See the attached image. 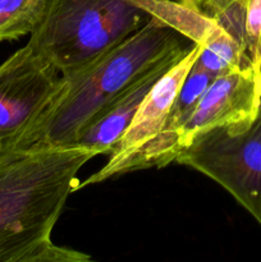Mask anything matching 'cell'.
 Masks as SVG:
<instances>
[{
    "mask_svg": "<svg viewBox=\"0 0 261 262\" xmlns=\"http://www.w3.org/2000/svg\"><path fill=\"white\" fill-rule=\"evenodd\" d=\"M182 4L187 5V7L196 8V9H201V0H179Z\"/></svg>",
    "mask_w": 261,
    "mask_h": 262,
    "instance_id": "12",
    "label": "cell"
},
{
    "mask_svg": "<svg viewBox=\"0 0 261 262\" xmlns=\"http://www.w3.org/2000/svg\"><path fill=\"white\" fill-rule=\"evenodd\" d=\"M129 2L142 8L150 17L165 23L182 37L188 38L192 43L199 45L201 51L196 64L214 77L233 69L251 67L240 42L223 27L216 18L204 10L187 7L179 0Z\"/></svg>",
    "mask_w": 261,
    "mask_h": 262,
    "instance_id": "8",
    "label": "cell"
},
{
    "mask_svg": "<svg viewBox=\"0 0 261 262\" xmlns=\"http://www.w3.org/2000/svg\"><path fill=\"white\" fill-rule=\"evenodd\" d=\"M176 163L220 184L261 225V106L248 124L225 125L197 136L177 155Z\"/></svg>",
    "mask_w": 261,
    "mask_h": 262,
    "instance_id": "4",
    "label": "cell"
},
{
    "mask_svg": "<svg viewBox=\"0 0 261 262\" xmlns=\"http://www.w3.org/2000/svg\"><path fill=\"white\" fill-rule=\"evenodd\" d=\"M261 45V0H247L245 14V49L251 67L258 72Z\"/></svg>",
    "mask_w": 261,
    "mask_h": 262,
    "instance_id": "11",
    "label": "cell"
},
{
    "mask_svg": "<svg viewBox=\"0 0 261 262\" xmlns=\"http://www.w3.org/2000/svg\"><path fill=\"white\" fill-rule=\"evenodd\" d=\"M46 0H0V42L31 35L42 17Z\"/></svg>",
    "mask_w": 261,
    "mask_h": 262,
    "instance_id": "10",
    "label": "cell"
},
{
    "mask_svg": "<svg viewBox=\"0 0 261 262\" xmlns=\"http://www.w3.org/2000/svg\"><path fill=\"white\" fill-rule=\"evenodd\" d=\"M187 53L155 67L136 79L119 96L112 100L104 109L95 115L94 119L87 124L83 132L77 138L74 145L86 146L96 151L99 155L109 156L113 147L117 145L119 138L132 122L141 102L153 89L156 81L174 64L178 63L184 55H187Z\"/></svg>",
    "mask_w": 261,
    "mask_h": 262,
    "instance_id": "9",
    "label": "cell"
},
{
    "mask_svg": "<svg viewBox=\"0 0 261 262\" xmlns=\"http://www.w3.org/2000/svg\"><path fill=\"white\" fill-rule=\"evenodd\" d=\"M204 2H210V3H216V4H224V3L230 2V0H201V5Z\"/></svg>",
    "mask_w": 261,
    "mask_h": 262,
    "instance_id": "13",
    "label": "cell"
},
{
    "mask_svg": "<svg viewBox=\"0 0 261 262\" xmlns=\"http://www.w3.org/2000/svg\"><path fill=\"white\" fill-rule=\"evenodd\" d=\"M258 74L261 78V45H260V58H258Z\"/></svg>",
    "mask_w": 261,
    "mask_h": 262,
    "instance_id": "14",
    "label": "cell"
},
{
    "mask_svg": "<svg viewBox=\"0 0 261 262\" xmlns=\"http://www.w3.org/2000/svg\"><path fill=\"white\" fill-rule=\"evenodd\" d=\"M150 18L129 0H46L27 43L66 74L122 42Z\"/></svg>",
    "mask_w": 261,
    "mask_h": 262,
    "instance_id": "3",
    "label": "cell"
},
{
    "mask_svg": "<svg viewBox=\"0 0 261 262\" xmlns=\"http://www.w3.org/2000/svg\"><path fill=\"white\" fill-rule=\"evenodd\" d=\"M261 106V78L256 69L240 68L215 77L171 142V159L197 136L234 124H248Z\"/></svg>",
    "mask_w": 261,
    "mask_h": 262,
    "instance_id": "6",
    "label": "cell"
},
{
    "mask_svg": "<svg viewBox=\"0 0 261 262\" xmlns=\"http://www.w3.org/2000/svg\"><path fill=\"white\" fill-rule=\"evenodd\" d=\"M99 154L82 145L0 151V262H89L54 243L53 230L78 171Z\"/></svg>",
    "mask_w": 261,
    "mask_h": 262,
    "instance_id": "1",
    "label": "cell"
},
{
    "mask_svg": "<svg viewBox=\"0 0 261 262\" xmlns=\"http://www.w3.org/2000/svg\"><path fill=\"white\" fill-rule=\"evenodd\" d=\"M201 48L196 43L192 45L187 55L156 81L148 91L140 107L136 112L132 122L124 130L122 137L113 147L109 160L100 170L90 176L79 183V189L91 184L101 183L113 177L120 176L123 165L140 150L150 142L165 127L170 114L171 106L177 99L184 79L188 76L194 61L200 55Z\"/></svg>",
    "mask_w": 261,
    "mask_h": 262,
    "instance_id": "7",
    "label": "cell"
},
{
    "mask_svg": "<svg viewBox=\"0 0 261 262\" xmlns=\"http://www.w3.org/2000/svg\"><path fill=\"white\" fill-rule=\"evenodd\" d=\"M193 45V43H192ZM181 35L151 17L135 33L69 73L49 106L35 145H74L84 128L112 100L155 67L187 53Z\"/></svg>",
    "mask_w": 261,
    "mask_h": 262,
    "instance_id": "2",
    "label": "cell"
},
{
    "mask_svg": "<svg viewBox=\"0 0 261 262\" xmlns=\"http://www.w3.org/2000/svg\"><path fill=\"white\" fill-rule=\"evenodd\" d=\"M61 74L30 43L0 66V151L32 146Z\"/></svg>",
    "mask_w": 261,
    "mask_h": 262,
    "instance_id": "5",
    "label": "cell"
}]
</instances>
